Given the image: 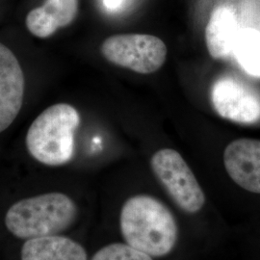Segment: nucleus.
<instances>
[{
	"label": "nucleus",
	"mask_w": 260,
	"mask_h": 260,
	"mask_svg": "<svg viewBox=\"0 0 260 260\" xmlns=\"http://www.w3.org/2000/svg\"><path fill=\"white\" fill-rule=\"evenodd\" d=\"M223 164L236 184L249 192L260 194V140L233 141L224 149Z\"/></svg>",
	"instance_id": "obj_8"
},
{
	"label": "nucleus",
	"mask_w": 260,
	"mask_h": 260,
	"mask_svg": "<svg viewBox=\"0 0 260 260\" xmlns=\"http://www.w3.org/2000/svg\"><path fill=\"white\" fill-rule=\"evenodd\" d=\"M151 169L173 201L187 213L199 212L205 196L185 160L172 149H160L150 160Z\"/></svg>",
	"instance_id": "obj_5"
},
{
	"label": "nucleus",
	"mask_w": 260,
	"mask_h": 260,
	"mask_svg": "<svg viewBox=\"0 0 260 260\" xmlns=\"http://www.w3.org/2000/svg\"><path fill=\"white\" fill-rule=\"evenodd\" d=\"M103 4L110 11H117L123 4V0H103Z\"/></svg>",
	"instance_id": "obj_14"
},
{
	"label": "nucleus",
	"mask_w": 260,
	"mask_h": 260,
	"mask_svg": "<svg viewBox=\"0 0 260 260\" xmlns=\"http://www.w3.org/2000/svg\"><path fill=\"white\" fill-rule=\"evenodd\" d=\"M167 52L164 42L149 34L114 35L102 45V53L107 61L142 75L157 72L164 65Z\"/></svg>",
	"instance_id": "obj_4"
},
{
	"label": "nucleus",
	"mask_w": 260,
	"mask_h": 260,
	"mask_svg": "<svg viewBox=\"0 0 260 260\" xmlns=\"http://www.w3.org/2000/svg\"><path fill=\"white\" fill-rule=\"evenodd\" d=\"M25 79L19 60L0 43V133L16 120L21 109Z\"/></svg>",
	"instance_id": "obj_7"
},
{
	"label": "nucleus",
	"mask_w": 260,
	"mask_h": 260,
	"mask_svg": "<svg viewBox=\"0 0 260 260\" xmlns=\"http://www.w3.org/2000/svg\"><path fill=\"white\" fill-rule=\"evenodd\" d=\"M233 54L247 74L259 77V31L252 28H241L234 44Z\"/></svg>",
	"instance_id": "obj_12"
},
{
	"label": "nucleus",
	"mask_w": 260,
	"mask_h": 260,
	"mask_svg": "<svg viewBox=\"0 0 260 260\" xmlns=\"http://www.w3.org/2000/svg\"><path fill=\"white\" fill-rule=\"evenodd\" d=\"M240 29L236 15L231 7L224 5L216 7L205 27V42L210 56L214 59H224L233 54Z\"/></svg>",
	"instance_id": "obj_10"
},
{
	"label": "nucleus",
	"mask_w": 260,
	"mask_h": 260,
	"mask_svg": "<svg viewBox=\"0 0 260 260\" xmlns=\"http://www.w3.org/2000/svg\"><path fill=\"white\" fill-rule=\"evenodd\" d=\"M21 260H88L83 247L59 235L28 239L21 249Z\"/></svg>",
	"instance_id": "obj_11"
},
{
	"label": "nucleus",
	"mask_w": 260,
	"mask_h": 260,
	"mask_svg": "<svg viewBox=\"0 0 260 260\" xmlns=\"http://www.w3.org/2000/svg\"><path fill=\"white\" fill-rule=\"evenodd\" d=\"M77 207L69 196L47 193L21 200L5 216L10 233L20 239L56 235L70 228L76 219Z\"/></svg>",
	"instance_id": "obj_3"
},
{
	"label": "nucleus",
	"mask_w": 260,
	"mask_h": 260,
	"mask_svg": "<svg viewBox=\"0 0 260 260\" xmlns=\"http://www.w3.org/2000/svg\"><path fill=\"white\" fill-rule=\"evenodd\" d=\"M79 0H46L43 6L29 12L26 27L41 39L52 36L59 28L66 27L75 20Z\"/></svg>",
	"instance_id": "obj_9"
},
{
	"label": "nucleus",
	"mask_w": 260,
	"mask_h": 260,
	"mask_svg": "<svg viewBox=\"0 0 260 260\" xmlns=\"http://www.w3.org/2000/svg\"><path fill=\"white\" fill-rule=\"evenodd\" d=\"M211 102L219 116L229 121L251 124L260 121V95L250 84L223 75L211 89Z\"/></svg>",
	"instance_id": "obj_6"
},
{
	"label": "nucleus",
	"mask_w": 260,
	"mask_h": 260,
	"mask_svg": "<svg viewBox=\"0 0 260 260\" xmlns=\"http://www.w3.org/2000/svg\"><path fill=\"white\" fill-rule=\"evenodd\" d=\"M80 124L79 113L68 103H57L42 112L26 135L32 157L47 166H61L75 155V132Z\"/></svg>",
	"instance_id": "obj_2"
},
{
	"label": "nucleus",
	"mask_w": 260,
	"mask_h": 260,
	"mask_svg": "<svg viewBox=\"0 0 260 260\" xmlns=\"http://www.w3.org/2000/svg\"><path fill=\"white\" fill-rule=\"evenodd\" d=\"M91 260H152L149 254L132 248L127 244H110L93 254Z\"/></svg>",
	"instance_id": "obj_13"
},
{
	"label": "nucleus",
	"mask_w": 260,
	"mask_h": 260,
	"mask_svg": "<svg viewBox=\"0 0 260 260\" xmlns=\"http://www.w3.org/2000/svg\"><path fill=\"white\" fill-rule=\"evenodd\" d=\"M120 225L126 244L149 256L167 255L177 241L178 231L174 215L151 196L128 199L121 208Z\"/></svg>",
	"instance_id": "obj_1"
}]
</instances>
